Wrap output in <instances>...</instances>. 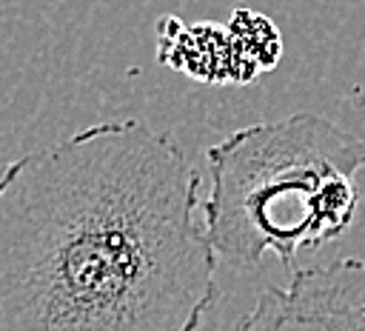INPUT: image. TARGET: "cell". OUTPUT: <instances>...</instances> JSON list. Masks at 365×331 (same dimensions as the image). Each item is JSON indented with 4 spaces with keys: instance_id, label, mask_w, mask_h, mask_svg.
Returning a JSON list of instances; mask_svg holds the SVG:
<instances>
[{
    "instance_id": "cell-1",
    "label": "cell",
    "mask_w": 365,
    "mask_h": 331,
    "mask_svg": "<svg viewBox=\"0 0 365 331\" xmlns=\"http://www.w3.org/2000/svg\"><path fill=\"white\" fill-rule=\"evenodd\" d=\"M200 171L100 120L0 171V331H197L220 297Z\"/></svg>"
},
{
    "instance_id": "cell-2",
    "label": "cell",
    "mask_w": 365,
    "mask_h": 331,
    "mask_svg": "<svg viewBox=\"0 0 365 331\" xmlns=\"http://www.w3.org/2000/svg\"><path fill=\"white\" fill-rule=\"evenodd\" d=\"M208 166L202 223L217 257L291 263L351 228L365 143L322 114L297 111L231 131L208 148Z\"/></svg>"
},
{
    "instance_id": "cell-3",
    "label": "cell",
    "mask_w": 365,
    "mask_h": 331,
    "mask_svg": "<svg viewBox=\"0 0 365 331\" xmlns=\"http://www.w3.org/2000/svg\"><path fill=\"white\" fill-rule=\"evenodd\" d=\"M234 331H365V260L339 257L268 285Z\"/></svg>"
},
{
    "instance_id": "cell-4",
    "label": "cell",
    "mask_w": 365,
    "mask_h": 331,
    "mask_svg": "<svg viewBox=\"0 0 365 331\" xmlns=\"http://www.w3.org/2000/svg\"><path fill=\"white\" fill-rule=\"evenodd\" d=\"M160 60L205 83L248 80L231 29L217 23L185 26L174 17L160 20Z\"/></svg>"
}]
</instances>
